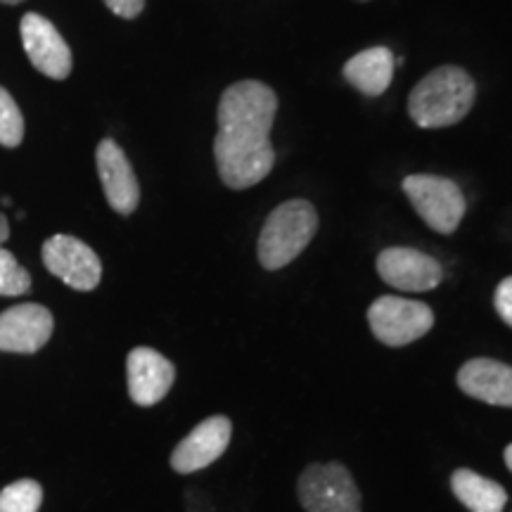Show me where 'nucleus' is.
Segmentation results:
<instances>
[{"instance_id": "nucleus-1", "label": "nucleus", "mask_w": 512, "mask_h": 512, "mask_svg": "<svg viewBox=\"0 0 512 512\" xmlns=\"http://www.w3.org/2000/svg\"><path fill=\"white\" fill-rule=\"evenodd\" d=\"M477 98L475 79L460 67L434 69L413 88L408 114L420 128H446L463 121Z\"/></svg>"}, {"instance_id": "nucleus-2", "label": "nucleus", "mask_w": 512, "mask_h": 512, "mask_svg": "<svg viewBox=\"0 0 512 512\" xmlns=\"http://www.w3.org/2000/svg\"><path fill=\"white\" fill-rule=\"evenodd\" d=\"M318 230L311 202L290 200L275 207L259 235V261L266 271H280L309 247Z\"/></svg>"}, {"instance_id": "nucleus-3", "label": "nucleus", "mask_w": 512, "mask_h": 512, "mask_svg": "<svg viewBox=\"0 0 512 512\" xmlns=\"http://www.w3.org/2000/svg\"><path fill=\"white\" fill-rule=\"evenodd\" d=\"M214 157L221 181L233 190H247L271 174L275 152L271 136L240 131H219L214 140Z\"/></svg>"}, {"instance_id": "nucleus-4", "label": "nucleus", "mask_w": 512, "mask_h": 512, "mask_svg": "<svg viewBox=\"0 0 512 512\" xmlns=\"http://www.w3.org/2000/svg\"><path fill=\"white\" fill-rule=\"evenodd\" d=\"M278 98L261 81H238L228 86L219 102V131H240L268 136L273 128Z\"/></svg>"}, {"instance_id": "nucleus-5", "label": "nucleus", "mask_w": 512, "mask_h": 512, "mask_svg": "<svg viewBox=\"0 0 512 512\" xmlns=\"http://www.w3.org/2000/svg\"><path fill=\"white\" fill-rule=\"evenodd\" d=\"M403 192L420 219L441 235H451L463 221L467 209L465 195L451 178L432 174L408 176L403 181Z\"/></svg>"}, {"instance_id": "nucleus-6", "label": "nucleus", "mask_w": 512, "mask_h": 512, "mask_svg": "<svg viewBox=\"0 0 512 512\" xmlns=\"http://www.w3.org/2000/svg\"><path fill=\"white\" fill-rule=\"evenodd\" d=\"M299 503L306 512H361V491L342 463H316L297 482Z\"/></svg>"}, {"instance_id": "nucleus-7", "label": "nucleus", "mask_w": 512, "mask_h": 512, "mask_svg": "<svg viewBox=\"0 0 512 512\" xmlns=\"http://www.w3.org/2000/svg\"><path fill=\"white\" fill-rule=\"evenodd\" d=\"M368 323L373 335L387 347H406L425 337L434 325V311L427 304L403 297H380L370 304Z\"/></svg>"}, {"instance_id": "nucleus-8", "label": "nucleus", "mask_w": 512, "mask_h": 512, "mask_svg": "<svg viewBox=\"0 0 512 512\" xmlns=\"http://www.w3.org/2000/svg\"><path fill=\"white\" fill-rule=\"evenodd\" d=\"M43 264L55 278L79 292H91L100 285V256L72 235H53L43 242Z\"/></svg>"}, {"instance_id": "nucleus-9", "label": "nucleus", "mask_w": 512, "mask_h": 512, "mask_svg": "<svg viewBox=\"0 0 512 512\" xmlns=\"http://www.w3.org/2000/svg\"><path fill=\"white\" fill-rule=\"evenodd\" d=\"M377 273L401 292H430L441 283L444 271L434 256L411 247H389L377 256Z\"/></svg>"}, {"instance_id": "nucleus-10", "label": "nucleus", "mask_w": 512, "mask_h": 512, "mask_svg": "<svg viewBox=\"0 0 512 512\" xmlns=\"http://www.w3.org/2000/svg\"><path fill=\"white\" fill-rule=\"evenodd\" d=\"M19 31H22L24 50L38 72L57 81L72 74V50L50 19L29 12L19 24Z\"/></svg>"}, {"instance_id": "nucleus-11", "label": "nucleus", "mask_w": 512, "mask_h": 512, "mask_svg": "<svg viewBox=\"0 0 512 512\" xmlns=\"http://www.w3.org/2000/svg\"><path fill=\"white\" fill-rule=\"evenodd\" d=\"M230 437H233V425H230L226 415H211L174 448L171 467L178 475L204 470L226 453Z\"/></svg>"}, {"instance_id": "nucleus-12", "label": "nucleus", "mask_w": 512, "mask_h": 512, "mask_svg": "<svg viewBox=\"0 0 512 512\" xmlns=\"http://www.w3.org/2000/svg\"><path fill=\"white\" fill-rule=\"evenodd\" d=\"M53 313L41 304H19L0 313V351L36 354L53 335Z\"/></svg>"}, {"instance_id": "nucleus-13", "label": "nucleus", "mask_w": 512, "mask_h": 512, "mask_svg": "<svg viewBox=\"0 0 512 512\" xmlns=\"http://www.w3.org/2000/svg\"><path fill=\"white\" fill-rule=\"evenodd\" d=\"M128 394L138 406H155L174 387L176 368L169 358L150 347H138L128 354Z\"/></svg>"}, {"instance_id": "nucleus-14", "label": "nucleus", "mask_w": 512, "mask_h": 512, "mask_svg": "<svg viewBox=\"0 0 512 512\" xmlns=\"http://www.w3.org/2000/svg\"><path fill=\"white\" fill-rule=\"evenodd\" d=\"M95 162H98V176L110 207L117 214H133L140 202V188L124 150L110 138L102 140L95 152Z\"/></svg>"}, {"instance_id": "nucleus-15", "label": "nucleus", "mask_w": 512, "mask_h": 512, "mask_svg": "<svg viewBox=\"0 0 512 512\" xmlns=\"http://www.w3.org/2000/svg\"><path fill=\"white\" fill-rule=\"evenodd\" d=\"M458 387L472 399L512 408V366L496 358H472L458 370Z\"/></svg>"}, {"instance_id": "nucleus-16", "label": "nucleus", "mask_w": 512, "mask_h": 512, "mask_svg": "<svg viewBox=\"0 0 512 512\" xmlns=\"http://www.w3.org/2000/svg\"><path fill=\"white\" fill-rule=\"evenodd\" d=\"M396 57L389 48H368L356 53L344 64V79L349 86H354L358 93L377 98L389 88L394 79Z\"/></svg>"}, {"instance_id": "nucleus-17", "label": "nucleus", "mask_w": 512, "mask_h": 512, "mask_svg": "<svg viewBox=\"0 0 512 512\" xmlns=\"http://www.w3.org/2000/svg\"><path fill=\"white\" fill-rule=\"evenodd\" d=\"M451 489L470 512H503L508 503V494L501 484L477 475L475 470H467V467L453 472Z\"/></svg>"}, {"instance_id": "nucleus-18", "label": "nucleus", "mask_w": 512, "mask_h": 512, "mask_svg": "<svg viewBox=\"0 0 512 512\" xmlns=\"http://www.w3.org/2000/svg\"><path fill=\"white\" fill-rule=\"evenodd\" d=\"M43 503V489L34 479H19L0 491V512H38Z\"/></svg>"}, {"instance_id": "nucleus-19", "label": "nucleus", "mask_w": 512, "mask_h": 512, "mask_svg": "<svg viewBox=\"0 0 512 512\" xmlns=\"http://www.w3.org/2000/svg\"><path fill=\"white\" fill-rule=\"evenodd\" d=\"M31 290V275L8 249L0 247V297H19Z\"/></svg>"}, {"instance_id": "nucleus-20", "label": "nucleus", "mask_w": 512, "mask_h": 512, "mask_svg": "<svg viewBox=\"0 0 512 512\" xmlns=\"http://www.w3.org/2000/svg\"><path fill=\"white\" fill-rule=\"evenodd\" d=\"M24 140V117L12 95L0 88V145L17 147Z\"/></svg>"}, {"instance_id": "nucleus-21", "label": "nucleus", "mask_w": 512, "mask_h": 512, "mask_svg": "<svg viewBox=\"0 0 512 512\" xmlns=\"http://www.w3.org/2000/svg\"><path fill=\"white\" fill-rule=\"evenodd\" d=\"M494 306L498 316L503 318V323H508L512 328V275L505 278L503 283H498L496 294H494Z\"/></svg>"}, {"instance_id": "nucleus-22", "label": "nucleus", "mask_w": 512, "mask_h": 512, "mask_svg": "<svg viewBox=\"0 0 512 512\" xmlns=\"http://www.w3.org/2000/svg\"><path fill=\"white\" fill-rule=\"evenodd\" d=\"M105 5L114 12V15H119L124 19H133L143 12L145 0H105Z\"/></svg>"}, {"instance_id": "nucleus-23", "label": "nucleus", "mask_w": 512, "mask_h": 512, "mask_svg": "<svg viewBox=\"0 0 512 512\" xmlns=\"http://www.w3.org/2000/svg\"><path fill=\"white\" fill-rule=\"evenodd\" d=\"M10 238V223L5 219V214H0V245Z\"/></svg>"}, {"instance_id": "nucleus-24", "label": "nucleus", "mask_w": 512, "mask_h": 512, "mask_svg": "<svg viewBox=\"0 0 512 512\" xmlns=\"http://www.w3.org/2000/svg\"><path fill=\"white\" fill-rule=\"evenodd\" d=\"M503 456H505V465H508V470L512 472V444H510L508 448H505Z\"/></svg>"}, {"instance_id": "nucleus-25", "label": "nucleus", "mask_w": 512, "mask_h": 512, "mask_svg": "<svg viewBox=\"0 0 512 512\" xmlns=\"http://www.w3.org/2000/svg\"><path fill=\"white\" fill-rule=\"evenodd\" d=\"M0 3H5V5H17V3H22V0H0Z\"/></svg>"}, {"instance_id": "nucleus-26", "label": "nucleus", "mask_w": 512, "mask_h": 512, "mask_svg": "<svg viewBox=\"0 0 512 512\" xmlns=\"http://www.w3.org/2000/svg\"><path fill=\"white\" fill-rule=\"evenodd\" d=\"M358 3H370V0H358Z\"/></svg>"}]
</instances>
